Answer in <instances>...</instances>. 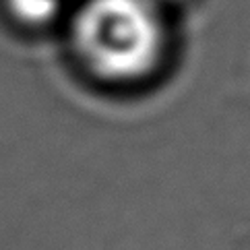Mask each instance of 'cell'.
I'll use <instances>...</instances> for the list:
<instances>
[{
    "instance_id": "3",
    "label": "cell",
    "mask_w": 250,
    "mask_h": 250,
    "mask_svg": "<svg viewBox=\"0 0 250 250\" xmlns=\"http://www.w3.org/2000/svg\"><path fill=\"white\" fill-rule=\"evenodd\" d=\"M153 2H155L157 6H162V4H166V2H167V4H174V2H180V0H153Z\"/></svg>"
},
{
    "instance_id": "2",
    "label": "cell",
    "mask_w": 250,
    "mask_h": 250,
    "mask_svg": "<svg viewBox=\"0 0 250 250\" xmlns=\"http://www.w3.org/2000/svg\"><path fill=\"white\" fill-rule=\"evenodd\" d=\"M66 0H2L6 17L23 29H43L58 21Z\"/></svg>"
},
{
    "instance_id": "1",
    "label": "cell",
    "mask_w": 250,
    "mask_h": 250,
    "mask_svg": "<svg viewBox=\"0 0 250 250\" xmlns=\"http://www.w3.org/2000/svg\"><path fill=\"white\" fill-rule=\"evenodd\" d=\"M79 60L112 83L147 77L164 56L166 25L153 0H85L70 25Z\"/></svg>"
}]
</instances>
